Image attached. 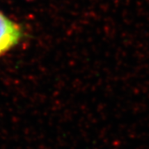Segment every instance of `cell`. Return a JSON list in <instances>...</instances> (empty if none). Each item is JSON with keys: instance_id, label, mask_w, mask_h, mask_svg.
I'll list each match as a JSON object with an SVG mask.
<instances>
[{"instance_id": "cell-1", "label": "cell", "mask_w": 149, "mask_h": 149, "mask_svg": "<svg viewBox=\"0 0 149 149\" xmlns=\"http://www.w3.org/2000/svg\"><path fill=\"white\" fill-rule=\"evenodd\" d=\"M21 37L20 27L0 13V56L17 45Z\"/></svg>"}]
</instances>
